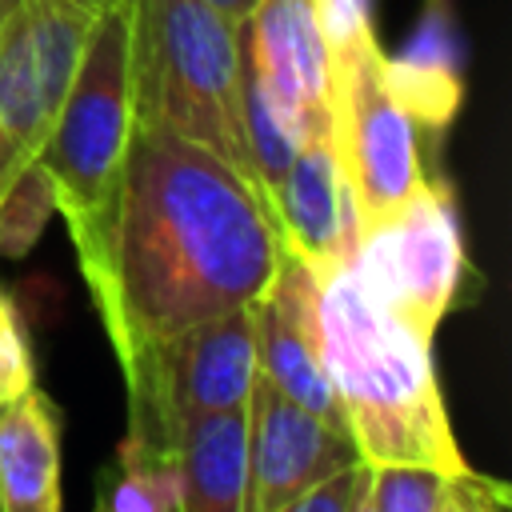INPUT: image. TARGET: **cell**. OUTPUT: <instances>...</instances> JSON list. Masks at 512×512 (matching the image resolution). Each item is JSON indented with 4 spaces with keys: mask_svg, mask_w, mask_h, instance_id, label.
I'll return each instance as SVG.
<instances>
[{
    "mask_svg": "<svg viewBox=\"0 0 512 512\" xmlns=\"http://www.w3.org/2000/svg\"><path fill=\"white\" fill-rule=\"evenodd\" d=\"M280 264L272 204L240 168L168 128H132L108 280L92 296L120 368L208 316L256 304Z\"/></svg>",
    "mask_w": 512,
    "mask_h": 512,
    "instance_id": "cell-1",
    "label": "cell"
},
{
    "mask_svg": "<svg viewBox=\"0 0 512 512\" xmlns=\"http://www.w3.org/2000/svg\"><path fill=\"white\" fill-rule=\"evenodd\" d=\"M320 280V348L340 420L364 464L468 468L432 368V340L396 320L348 264Z\"/></svg>",
    "mask_w": 512,
    "mask_h": 512,
    "instance_id": "cell-2",
    "label": "cell"
},
{
    "mask_svg": "<svg viewBox=\"0 0 512 512\" xmlns=\"http://www.w3.org/2000/svg\"><path fill=\"white\" fill-rule=\"evenodd\" d=\"M132 128L128 0H112L88 32L64 100L52 112L36 152L40 168L48 172L56 212L72 232L76 264L92 296H100L108 280Z\"/></svg>",
    "mask_w": 512,
    "mask_h": 512,
    "instance_id": "cell-3",
    "label": "cell"
},
{
    "mask_svg": "<svg viewBox=\"0 0 512 512\" xmlns=\"http://www.w3.org/2000/svg\"><path fill=\"white\" fill-rule=\"evenodd\" d=\"M128 64L136 124L204 144L256 184L244 144L236 20L208 0H128Z\"/></svg>",
    "mask_w": 512,
    "mask_h": 512,
    "instance_id": "cell-4",
    "label": "cell"
},
{
    "mask_svg": "<svg viewBox=\"0 0 512 512\" xmlns=\"http://www.w3.org/2000/svg\"><path fill=\"white\" fill-rule=\"evenodd\" d=\"M332 40V140L360 232L404 208L424 180L420 120L400 100L364 0H324Z\"/></svg>",
    "mask_w": 512,
    "mask_h": 512,
    "instance_id": "cell-5",
    "label": "cell"
},
{
    "mask_svg": "<svg viewBox=\"0 0 512 512\" xmlns=\"http://www.w3.org/2000/svg\"><path fill=\"white\" fill-rule=\"evenodd\" d=\"M124 372L128 428L172 448V428L196 416L248 408L256 368V304L208 316L136 356Z\"/></svg>",
    "mask_w": 512,
    "mask_h": 512,
    "instance_id": "cell-6",
    "label": "cell"
},
{
    "mask_svg": "<svg viewBox=\"0 0 512 512\" xmlns=\"http://www.w3.org/2000/svg\"><path fill=\"white\" fill-rule=\"evenodd\" d=\"M352 268L396 320L432 340L468 276L452 188L440 176H428L404 208L360 232Z\"/></svg>",
    "mask_w": 512,
    "mask_h": 512,
    "instance_id": "cell-7",
    "label": "cell"
},
{
    "mask_svg": "<svg viewBox=\"0 0 512 512\" xmlns=\"http://www.w3.org/2000/svg\"><path fill=\"white\" fill-rule=\"evenodd\" d=\"M112 0H20L0 24V132L36 160L96 16Z\"/></svg>",
    "mask_w": 512,
    "mask_h": 512,
    "instance_id": "cell-8",
    "label": "cell"
},
{
    "mask_svg": "<svg viewBox=\"0 0 512 512\" xmlns=\"http://www.w3.org/2000/svg\"><path fill=\"white\" fill-rule=\"evenodd\" d=\"M236 36L240 72L268 92L300 140L332 132V40L324 0H256L236 24Z\"/></svg>",
    "mask_w": 512,
    "mask_h": 512,
    "instance_id": "cell-9",
    "label": "cell"
},
{
    "mask_svg": "<svg viewBox=\"0 0 512 512\" xmlns=\"http://www.w3.org/2000/svg\"><path fill=\"white\" fill-rule=\"evenodd\" d=\"M248 484L244 512H284L308 488L360 460L340 424L320 420L304 404L256 376L248 408Z\"/></svg>",
    "mask_w": 512,
    "mask_h": 512,
    "instance_id": "cell-10",
    "label": "cell"
},
{
    "mask_svg": "<svg viewBox=\"0 0 512 512\" xmlns=\"http://www.w3.org/2000/svg\"><path fill=\"white\" fill-rule=\"evenodd\" d=\"M256 368L276 392L344 428L320 348V280L292 252H284L272 288L256 300Z\"/></svg>",
    "mask_w": 512,
    "mask_h": 512,
    "instance_id": "cell-11",
    "label": "cell"
},
{
    "mask_svg": "<svg viewBox=\"0 0 512 512\" xmlns=\"http://www.w3.org/2000/svg\"><path fill=\"white\" fill-rule=\"evenodd\" d=\"M272 212L280 224L284 252L304 260L316 276L356 256L360 224L332 132L300 140L284 180L272 192Z\"/></svg>",
    "mask_w": 512,
    "mask_h": 512,
    "instance_id": "cell-12",
    "label": "cell"
},
{
    "mask_svg": "<svg viewBox=\"0 0 512 512\" xmlns=\"http://www.w3.org/2000/svg\"><path fill=\"white\" fill-rule=\"evenodd\" d=\"M0 512H64L60 408L36 384L0 404Z\"/></svg>",
    "mask_w": 512,
    "mask_h": 512,
    "instance_id": "cell-13",
    "label": "cell"
},
{
    "mask_svg": "<svg viewBox=\"0 0 512 512\" xmlns=\"http://www.w3.org/2000/svg\"><path fill=\"white\" fill-rule=\"evenodd\" d=\"M172 464H176V512H244V484H248L244 408L176 424Z\"/></svg>",
    "mask_w": 512,
    "mask_h": 512,
    "instance_id": "cell-14",
    "label": "cell"
},
{
    "mask_svg": "<svg viewBox=\"0 0 512 512\" xmlns=\"http://www.w3.org/2000/svg\"><path fill=\"white\" fill-rule=\"evenodd\" d=\"M100 512H176L172 448L148 444L128 428L116 460L100 476Z\"/></svg>",
    "mask_w": 512,
    "mask_h": 512,
    "instance_id": "cell-15",
    "label": "cell"
},
{
    "mask_svg": "<svg viewBox=\"0 0 512 512\" xmlns=\"http://www.w3.org/2000/svg\"><path fill=\"white\" fill-rule=\"evenodd\" d=\"M56 212L48 172L40 160H24L0 196V256L20 260L44 232V220Z\"/></svg>",
    "mask_w": 512,
    "mask_h": 512,
    "instance_id": "cell-16",
    "label": "cell"
},
{
    "mask_svg": "<svg viewBox=\"0 0 512 512\" xmlns=\"http://www.w3.org/2000/svg\"><path fill=\"white\" fill-rule=\"evenodd\" d=\"M444 472L420 464H372L368 496L376 512H436Z\"/></svg>",
    "mask_w": 512,
    "mask_h": 512,
    "instance_id": "cell-17",
    "label": "cell"
},
{
    "mask_svg": "<svg viewBox=\"0 0 512 512\" xmlns=\"http://www.w3.org/2000/svg\"><path fill=\"white\" fill-rule=\"evenodd\" d=\"M32 384H36V368H32V352L24 340V324L12 300L0 292V404L16 400Z\"/></svg>",
    "mask_w": 512,
    "mask_h": 512,
    "instance_id": "cell-18",
    "label": "cell"
},
{
    "mask_svg": "<svg viewBox=\"0 0 512 512\" xmlns=\"http://www.w3.org/2000/svg\"><path fill=\"white\" fill-rule=\"evenodd\" d=\"M436 512H508V488L472 468L444 480Z\"/></svg>",
    "mask_w": 512,
    "mask_h": 512,
    "instance_id": "cell-19",
    "label": "cell"
},
{
    "mask_svg": "<svg viewBox=\"0 0 512 512\" xmlns=\"http://www.w3.org/2000/svg\"><path fill=\"white\" fill-rule=\"evenodd\" d=\"M20 164H24V156H20V152L8 144V136L0 132V196H4V184L12 180V172H16Z\"/></svg>",
    "mask_w": 512,
    "mask_h": 512,
    "instance_id": "cell-20",
    "label": "cell"
},
{
    "mask_svg": "<svg viewBox=\"0 0 512 512\" xmlns=\"http://www.w3.org/2000/svg\"><path fill=\"white\" fill-rule=\"evenodd\" d=\"M208 4H212L216 12H224L228 20H236V24H240V20H244V16L256 8V0H208Z\"/></svg>",
    "mask_w": 512,
    "mask_h": 512,
    "instance_id": "cell-21",
    "label": "cell"
},
{
    "mask_svg": "<svg viewBox=\"0 0 512 512\" xmlns=\"http://www.w3.org/2000/svg\"><path fill=\"white\" fill-rule=\"evenodd\" d=\"M348 512H376V508H372V496H368V488H364V492L356 496V504H352Z\"/></svg>",
    "mask_w": 512,
    "mask_h": 512,
    "instance_id": "cell-22",
    "label": "cell"
},
{
    "mask_svg": "<svg viewBox=\"0 0 512 512\" xmlns=\"http://www.w3.org/2000/svg\"><path fill=\"white\" fill-rule=\"evenodd\" d=\"M16 4H20V0H0V24H4V20L16 12Z\"/></svg>",
    "mask_w": 512,
    "mask_h": 512,
    "instance_id": "cell-23",
    "label": "cell"
}]
</instances>
